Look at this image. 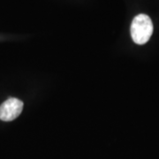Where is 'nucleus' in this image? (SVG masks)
<instances>
[{"label": "nucleus", "instance_id": "obj_1", "mask_svg": "<svg viewBox=\"0 0 159 159\" xmlns=\"http://www.w3.org/2000/svg\"><path fill=\"white\" fill-rule=\"evenodd\" d=\"M153 33V23L146 14H139L131 24V35L137 44H144L151 37Z\"/></svg>", "mask_w": 159, "mask_h": 159}, {"label": "nucleus", "instance_id": "obj_2", "mask_svg": "<svg viewBox=\"0 0 159 159\" xmlns=\"http://www.w3.org/2000/svg\"><path fill=\"white\" fill-rule=\"evenodd\" d=\"M23 110V102L17 98L11 97L0 105V119L3 121H12L17 119Z\"/></svg>", "mask_w": 159, "mask_h": 159}]
</instances>
